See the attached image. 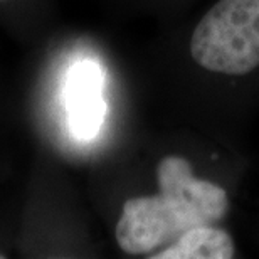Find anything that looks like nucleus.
Here are the masks:
<instances>
[{"label": "nucleus", "mask_w": 259, "mask_h": 259, "mask_svg": "<svg viewBox=\"0 0 259 259\" xmlns=\"http://www.w3.org/2000/svg\"><path fill=\"white\" fill-rule=\"evenodd\" d=\"M158 69L172 123L244 148L259 111V0H202L167 25Z\"/></svg>", "instance_id": "f257e3e1"}, {"label": "nucleus", "mask_w": 259, "mask_h": 259, "mask_svg": "<svg viewBox=\"0 0 259 259\" xmlns=\"http://www.w3.org/2000/svg\"><path fill=\"white\" fill-rule=\"evenodd\" d=\"M247 174L244 148L172 123L150 143L142 189L120 204L113 226L118 249L160 259L190 229L232 224Z\"/></svg>", "instance_id": "f03ea898"}, {"label": "nucleus", "mask_w": 259, "mask_h": 259, "mask_svg": "<svg viewBox=\"0 0 259 259\" xmlns=\"http://www.w3.org/2000/svg\"><path fill=\"white\" fill-rule=\"evenodd\" d=\"M67 123L77 140L88 142L100 133L106 115L103 72L95 61H81L69 69L66 86Z\"/></svg>", "instance_id": "7ed1b4c3"}, {"label": "nucleus", "mask_w": 259, "mask_h": 259, "mask_svg": "<svg viewBox=\"0 0 259 259\" xmlns=\"http://www.w3.org/2000/svg\"><path fill=\"white\" fill-rule=\"evenodd\" d=\"M150 10H153L165 22V27L187 15L202 0H145Z\"/></svg>", "instance_id": "20e7f679"}, {"label": "nucleus", "mask_w": 259, "mask_h": 259, "mask_svg": "<svg viewBox=\"0 0 259 259\" xmlns=\"http://www.w3.org/2000/svg\"><path fill=\"white\" fill-rule=\"evenodd\" d=\"M254 239H256V242L259 244V217H257L256 226H254Z\"/></svg>", "instance_id": "39448f33"}, {"label": "nucleus", "mask_w": 259, "mask_h": 259, "mask_svg": "<svg viewBox=\"0 0 259 259\" xmlns=\"http://www.w3.org/2000/svg\"><path fill=\"white\" fill-rule=\"evenodd\" d=\"M4 257H5V256L2 254V252H0V259H4Z\"/></svg>", "instance_id": "423d86ee"}, {"label": "nucleus", "mask_w": 259, "mask_h": 259, "mask_svg": "<svg viewBox=\"0 0 259 259\" xmlns=\"http://www.w3.org/2000/svg\"><path fill=\"white\" fill-rule=\"evenodd\" d=\"M0 2H2V0H0Z\"/></svg>", "instance_id": "0eeeda50"}]
</instances>
